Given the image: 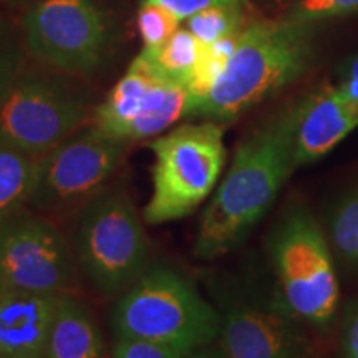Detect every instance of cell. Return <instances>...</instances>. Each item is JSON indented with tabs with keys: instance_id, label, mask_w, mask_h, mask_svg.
Returning <instances> with one entry per match:
<instances>
[{
	"instance_id": "cell-11",
	"label": "cell",
	"mask_w": 358,
	"mask_h": 358,
	"mask_svg": "<svg viewBox=\"0 0 358 358\" xmlns=\"http://www.w3.org/2000/svg\"><path fill=\"white\" fill-rule=\"evenodd\" d=\"M194 110L189 87L161 75L140 53L93 111L92 123L116 140L134 143L166 133Z\"/></svg>"
},
{
	"instance_id": "cell-4",
	"label": "cell",
	"mask_w": 358,
	"mask_h": 358,
	"mask_svg": "<svg viewBox=\"0 0 358 358\" xmlns=\"http://www.w3.org/2000/svg\"><path fill=\"white\" fill-rule=\"evenodd\" d=\"M268 271L299 319L327 334L340 315L337 266L324 226L303 201H290L266 237Z\"/></svg>"
},
{
	"instance_id": "cell-28",
	"label": "cell",
	"mask_w": 358,
	"mask_h": 358,
	"mask_svg": "<svg viewBox=\"0 0 358 358\" xmlns=\"http://www.w3.org/2000/svg\"><path fill=\"white\" fill-rule=\"evenodd\" d=\"M337 73H338L340 80L358 77V55H353L350 58H347V60L338 66Z\"/></svg>"
},
{
	"instance_id": "cell-8",
	"label": "cell",
	"mask_w": 358,
	"mask_h": 358,
	"mask_svg": "<svg viewBox=\"0 0 358 358\" xmlns=\"http://www.w3.org/2000/svg\"><path fill=\"white\" fill-rule=\"evenodd\" d=\"M73 77L27 69L0 108V143L42 156L87 124L90 101Z\"/></svg>"
},
{
	"instance_id": "cell-6",
	"label": "cell",
	"mask_w": 358,
	"mask_h": 358,
	"mask_svg": "<svg viewBox=\"0 0 358 358\" xmlns=\"http://www.w3.org/2000/svg\"><path fill=\"white\" fill-rule=\"evenodd\" d=\"M71 248L80 274L108 299H118L151 264L145 219L122 186L110 185L80 209Z\"/></svg>"
},
{
	"instance_id": "cell-21",
	"label": "cell",
	"mask_w": 358,
	"mask_h": 358,
	"mask_svg": "<svg viewBox=\"0 0 358 358\" xmlns=\"http://www.w3.org/2000/svg\"><path fill=\"white\" fill-rule=\"evenodd\" d=\"M181 24L182 22L166 7L141 0L138 12V30L143 40V48H156L163 45L176 30L181 29Z\"/></svg>"
},
{
	"instance_id": "cell-13",
	"label": "cell",
	"mask_w": 358,
	"mask_h": 358,
	"mask_svg": "<svg viewBox=\"0 0 358 358\" xmlns=\"http://www.w3.org/2000/svg\"><path fill=\"white\" fill-rule=\"evenodd\" d=\"M60 299L0 280V358H47Z\"/></svg>"
},
{
	"instance_id": "cell-29",
	"label": "cell",
	"mask_w": 358,
	"mask_h": 358,
	"mask_svg": "<svg viewBox=\"0 0 358 358\" xmlns=\"http://www.w3.org/2000/svg\"><path fill=\"white\" fill-rule=\"evenodd\" d=\"M40 0H0V3L10 7V8H20V7H29L32 3H37Z\"/></svg>"
},
{
	"instance_id": "cell-1",
	"label": "cell",
	"mask_w": 358,
	"mask_h": 358,
	"mask_svg": "<svg viewBox=\"0 0 358 358\" xmlns=\"http://www.w3.org/2000/svg\"><path fill=\"white\" fill-rule=\"evenodd\" d=\"M299 100L245 134L201 216L192 254L213 261L239 249L295 169Z\"/></svg>"
},
{
	"instance_id": "cell-17",
	"label": "cell",
	"mask_w": 358,
	"mask_h": 358,
	"mask_svg": "<svg viewBox=\"0 0 358 358\" xmlns=\"http://www.w3.org/2000/svg\"><path fill=\"white\" fill-rule=\"evenodd\" d=\"M204 48L203 42L181 27L163 45L156 48H143L140 53L161 75L189 87L192 75L204 55Z\"/></svg>"
},
{
	"instance_id": "cell-27",
	"label": "cell",
	"mask_w": 358,
	"mask_h": 358,
	"mask_svg": "<svg viewBox=\"0 0 358 358\" xmlns=\"http://www.w3.org/2000/svg\"><path fill=\"white\" fill-rule=\"evenodd\" d=\"M186 358H227V355L226 352L222 350L219 340H216V342L208 343V345L198 347L194 348V350H191L189 355Z\"/></svg>"
},
{
	"instance_id": "cell-22",
	"label": "cell",
	"mask_w": 358,
	"mask_h": 358,
	"mask_svg": "<svg viewBox=\"0 0 358 358\" xmlns=\"http://www.w3.org/2000/svg\"><path fill=\"white\" fill-rule=\"evenodd\" d=\"M358 12V0H299L290 8L289 19L315 25L317 22Z\"/></svg>"
},
{
	"instance_id": "cell-14",
	"label": "cell",
	"mask_w": 358,
	"mask_h": 358,
	"mask_svg": "<svg viewBox=\"0 0 358 358\" xmlns=\"http://www.w3.org/2000/svg\"><path fill=\"white\" fill-rule=\"evenodd\" d=\"M358 127V106L340 98L334 87L299 100L295 127V168L324 158Z\"/></svg>"
},
{
	"instance_id": "cell-16",
	"label": "cell",
	"mask_w": 358,
	"mask_h": 358,
	"mask_svg": "<svg viewBox=\"0 0 358 358\" xmlns=\"http://www.w3.org/2000/svg\"><path fill=\"white\" fill-rule=\"evenodd\" d=\"M37 164L38 156L0 143V221L29 206Z\"/></svg>"
},
{
	"instance_id": "cell-26",
	"label": "cell",
	"mask_w": 358,
	"mask_h": 358,
	"mask_svg": "<svg viewBox=\"0 0 358 358\" xmlns=\"http://www.w3.org/2000/svg\"><path fill=\"white\" fill-rule=\"evenodd\" d=\"M340 98L353 106H358V77L340 80L337 87H334Z\"/></svg>"
},
{
	"instance_id": "cell-15",
	"label": "cell",
	"mask_w": 358,
	"mask_h": 358,
	"mask_svg": "<svg viewBox=\"0 0 358 358\" xmlns=\"http://www.w3.org/2000/svg\"><path fill=\"white\" fill-rule=\"evenodd\" d=\"M47 358H106L105 338L92 310L73 294L62 295Z\"/></svg>"
},
{
	"instance_id": "cell-24",
	"label": "cell",
	"mask_w": 358,
	"mask_h": 358,
	"mask_svg": "<svg viewBox=\"0 0 358 358\" xmlns=\"http://www.w3.org/2000/svg\"><path fill=\"white\" fill-rule=\"evenodd\" d=\"M338 315L340 358H358V297L352 299L340 308Z\"/></svg>"
},
{
	"instance_id": "cell-12",
	"label": "cell",
	"mask_w": 358,
	"mask_h": 358,
	"mask_svg": "<svg viewBox=\"0 0 358 358\" xmlns=\"http://www.w3.org/2000/svg\"><path fill=\"white\" fill-rule=\"evenodd\" d=\"M73 248L52 217L25 208L0 221V280L42 294H73Z\"/></svg>"
},
{
	"instance_id": "cell-3",
	"label": "cell",
	"mask_w": 358,
	"mask_h": 358,
	"mask_svg": "<svg viewBox=\"0 0 358 358\" xmlns=\"http://www.w3.org/2000/svg\"><path fill=\"white\" fill-rule=\"evenodd\" d=\"M221 317L227 358H310L308 327L292 310L272 274L254 268L203 275Z\"/></svg>"
},
{
	"instance_id": "cell-5",
	"label": "cell",
	"mask_w": 358,
	"mask_h": 358,
	"mask_svg": "<svg viewBox=\"0 0 358 358\" xmlns=\"http://www.w3.org/2000/svg\"><path fill=\"white\" fill-rule=\"evenodd\" d=\"M115 337L141 338L194 350L216 342L221 317L209 297L186 274L166 264H150L111 312Z\"/></svg>"
},
{
	"instance_id": "cell-9",
	"label": "cell",
	"mask_w": 358,
	"mask_h": 358,
	"mask_svg": "<svg viewBox=\"0 0 358 358\" xmlns=\"http://www.w3.org/2000/svg\"><path fill=\"white\" fill-rule=\"evenodd\" d=\"M129 143L116 140L90 123L38 156L29 208L45 216L78 213L111 185Z\"/></svg>"
},
{
	"instance_id": "cell-10",
	"label": "cell",
	"mask_w": 358,
	"mask_h": 358,
	"mask_svg": "<svg viewBox=\"0 0 358 358\" xmlns=\"http://www.w3.org/2000/svg\"><path fill=\"white\" fill-rule=\"evenodd\" d=\"M27 52L70 77H92L108 57L113 34L95 0H40L20 24Z\"/></svg>"
},
{
	"instance_id": "cell-18",
	"label": "cell",
	"mask_w": 358,
	"mask_h": 358,
	"mask_svg": "<svg viewBox=\"0 0 358 358\" xmlns=\"http://www.w3.org/2000/svg\"><path fill=\"white\" fill-rule=\"evenodd\" d=\"M325 234L335 261L358 272V187L335 201L325 217Z\"/></svg>"
},
{
	"instance_id": "cell-23",
	"label": "cell",
	"mask_w": 358,
	"mask_h": 358,
	"mask_svg": "<svg viewBox=\"0 0 358 358\" xmlns=\"http://www.w3.org/2000/svg\"><path fill=\"white\" fill-rule=\"evenodd\" d=\"M189 350L141 338L115 337L111 358H186Z\"/></svg>"
},
{
	"instance_id": "cell-25",
	"label": "cell",
	"mask_w": 358,
	"mask_h": 358,
	"mask_svg": "<svg viewBox=\"0 0 358 358\" xmlns=\"http://www.w3.org/2000/svg\"><path fill=\"white\" fill-rule=\"evenodd\" d=\"M145 2H155L166 7L181 22H186L189 17L201 10L219 6H232L245 8L249 6V0H145Z\"/></svg>"
},
{
	"instance_id": "cell-2",
	"label": "cell",
	"mask_w": 358,
	"mask_h": 358,
	"mask_svg": "<svg viewBox=\"0 0 358 358\" xmlns=\"http://www.w3.org/2000/svg\"><path fill=\"white\" fill-rule=\"evenodd\" d=\"M315 58L313 25L285 17L244 27L194 116L227 123L292 85Z\"/></svg>"
},
{
	"instance_id": "cell-19",
	"label": "cell",
	"mask_w": 358,
	"mask_h": 358,
	"mask_svg": "<svg viewBox=\"0 0 358 358\" xmlns=\"http://www.w3.org/2000/svg\"><path fill=\"white\" fill-rule=\"evenodd\" d=\"M186 29L204 45L234 37L244 30V8L232 6L206 8L186 20Z\"/></svg>"
},
{
	"instance_id": "cell-20",
	"label": "cell",
	"mask_w": 358,
	"mask_h": 358,
	"mask_svg": "<svg viewBox=\"0 0 358 358\" xmlns=\"http://www.w3.org/2000/svg\"><path fill=\"white\" fill-rule=\"evenodd\" d=\"M27 52L22 29L8 19H0V108L17 78L27 69Z\"/></svg>"
},
{
	"instance_id": "cell-7",
	"label": "cell",
	"mask_w": 358,
	"mask_h": 358,
	"mask_svg": "<svg viewBox=\"0 0 358 358\" xmlns=\"http://www.w3.org/2000/svg\"><path fill=\"white\" fill-rule=\"evenodd\" d=\"M153 191L143 209L150 226L185 219L216 191L226 164L221 123L179 124L151 143Z\"/></svg>"
}]
</instances>
